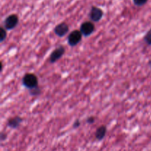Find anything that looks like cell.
<instances>
[{
    "instance_id": "11",
    "label": "cell",
    "mask_w": 151,
    "mask_h": 151,
    "mask_svg": "<svg viewBox=\"0 0 151 151\" xmlns=\"http://www.w3.org/2000/svg\"><path fill=\"white\" fill-rule=\"evenodd\" d=\"M144 41L148 45H151V29H149L144 37Z\"/></svg>"
},
{
    "instance_id": "10",
    "label": "cell",
    "mask_w": 151,
    "mask_h": 151,
    "mask_svg": "<svg viewBox=\"0 0 151 151\" xmlns=\"http://www.w3.org/2000/svg\"><path fill=\"white\" fill-rule=\"evenodd\" d=\"M7 29L4 27H1V29H0V41L1 42L4 41V40L7 38Z\"/></svg>"
},
{
    "instance_id": "5",
    "label": "cell",
    "mask_w": 151,
    "mask_h": 151,
    "mask_svg": "<svg viewBox=\"0 0 151 151\" xmlns=\"http://www.w3.org/2000/svg\"><path fill=\"white\" fill-rule=\"evenodd\" d=\"M65 53V48L63 46H59L58 47L53 50L50 56V62L51 63H55L59 60Z\"/></svg>"
},
{
    "instance_id": "14",
    "label": "cell",
    "mask_w": 151,
    "mask_h": 151,
    "mask_svg": "<svg viewBox=\"0 0 151 151\" xmlns=\"http://www.w3.org/2000/svg\"><path fill=\"white\" fill-rule=\"evenodd\" d=\"M94 121H95V118H94V116H89V117L87 118V119H86V122H87V123H88V124L94 123Z\"/></svg>"
},
{
    "instance_id": "8",
    "label": "cell",
    "mask_w": 151,
    "mask_h": 151,
    "mask_svg": "<svg viewBox=\"0 0 151 151\" xmlns=\"http://www.w3.org/2000/svg\"><path fill=\"white\" fill-rule=\"evenodd\" d=\"M22 121H23V119L21 116H16L9 119L8 122H7V126L12 129H16L20 126Z\"/></svg>"
},
{
    "instance_id": "1",
    "label": "cell",
    "mask_w": 151,
    "mask_h": 151,
    "mask_svg": "<svg viewBox=\"0 0 151 151\" xmlns=\"http://www.w3.org/2000/svg\"><path fill=\"white\" fill-rule=\"evenodd\" d=\"M22 83L28 89H32L38 86V80L35 75L32 73H27L24 76Z\"/></svg>"
},
{
    "instance_id": "12",
    "label": "cell",
    "mask_w": 151,
    "mask_h": 151,
    "mask_svg": "<svg viewBox=\"0 0 151 151\" xmlns=\"http://www.w3.org/2000/svg\"><path fill=\"white\" fill-rule=\"evenodd\" d=\"M29 92H30V94L32 96H37L38 94H41V89L38 86L35 87V88H32V89L29 90Z\"/></svg>"
},
{
    "instance_id": "9",
    "label": "cell",
    "mask_w": 151,
    "mask_h": 151,
    "mask_svg": "<svg viewBox=\"0 0 151 151\" xmlns=\"http://www.w3.org/2000/svg\"><path fill=\"white\" fill-rule=\"evenodd\" d=\"M106 133H107V128H106V127L104 126V125L100 126L97 128L95 132L96 139L99 140V141L103 140L105 138V137H106Z\"/></svg>"
},
{
    "instance_id": "3",
    "label": "cell",
    "mask_w": 151,
    "mask_h": 151,
    "mask_svg": "<svg viewBox=\"0 0 151 151\" xmlns=\"http://www.w3.org/2000/svg\"><path fill=\"white\" fill-rule=\"evenodd\" d=\"M19 24V17L16 14H11L7 16L4 22V27L7 30L14 29Z\"/></svg>"
},
{
    "instance_id": "4",
    "label": "cell",
    "mask_w": 151,
    "mask_h": 151,
    "mask_svg": "<svg viewBox=\"0 0 151 151\" xmlns=\"http://www.w3.org/2000/svg\"><path fill=\"white\" fill-rule=\"evenodd\" d=\"M81 33L83 36L87 37L91 35L95 30V27L94 24L91 22H85L81 25L80 28Z\"/></svg>"
},
{
    "instance_id": "15",
    "label": "cell",
    "mask_w": 151,
    "mask_h": 151,
    "mask_svg": "<svg viewBox=\"0 0 151 151\" xmlns=\"http://www.w3.org/2000/svg\"><path fill=\"white\" fill-rule=\"evenodd\" d=\"M81 125V122H80V120H78V119H77V120H75V122H74L73 124V128H78V127Z\"/></svg>"
},
{
    "instance_id": "16",
    "label": "cell",
    "mask_w": 151,
    "mask_h": 151,
    "mask_svg": "<svg viewBox=\"0 0 151 151\" xmlns=\"http://www.w3.org/2000/svg\"><path fill=\"white\" fill-rule=\"evenodd\" d=\"M6 138H7V135H6L5 134H4V133H1V141H4V140H5Z\"/></svg>"
},
{
    "instance_id": "7",
    "label": "cell",
    "mask_w": 151,
    "mask_h": 151,
    "mask_svg": "<svg viewBox=\"0 0 151 151\" xmlns=\"http://www.w3.org/2000/svg\"><path fill=\"white\" fill-rule=\"evenodd\" d=\"M69 30V27L66 22H62L58 24L57 26L55 27L54 32L56 35L58 37H63L68 33Z\"/></svg>"
},
{
    "instance_id": "6",
    "label": "cell",
    "mask_w": 151,
    "mask_h": 151,
    "mask_svg": "<svg viewBox=\"0 0 151 151\" xmlns=\"http://www.w3.org/2000/svg\"><path fill=\"white\" fill-rule=\"evenodd\" d=\"M90 19L93 22H98L103 16V12L100 8L97 7H92L88 14Z\"/></svg>"
},
{
    "instance_id": "17",
    "label": "cell",
    "mask_w": 151,
    "mask_h": 151,
    "mask_svg": "<svg viewBox=\"0 0 151 151\" xmlns=\"http://www.w3.org/2000/svg\"><path fill=\"white\" fill-rule=\"evenodd\" d=\"M148 64H149V66H150V67L151 68V59L150 60H149V63H148Z\"/></svg>"
},
{
    "instance_id": "2",
    "label": "cell",
    "mask_w": 151,
    "mask_h": 151,
    "mask_svg": "<svg viewBox=\"0 0 151 151\" xmlns=\"http://www.w3.org/2000/svg\"><path fill=\"white\" fill-rule=\"evenodd\" d=\"M82 36L81 30H73L68 36V44L71 47H75L81 41Z\"/></svg>"
},
{
    "instance_id": "13",
    "label": "cell",
    "mask_w": 151,
    "mask_h": 151,
    "mask_svg": "<svg viewBox=\"0 0 151 151\" xmlns=\"http://www.w3.org/2000/svg\"><path fill=\"white\" fill-rule=\"evenodd\" d=\"M147 0H134V3L137 6H142L147 3Z\"/></svg>"
}]
</instances>
